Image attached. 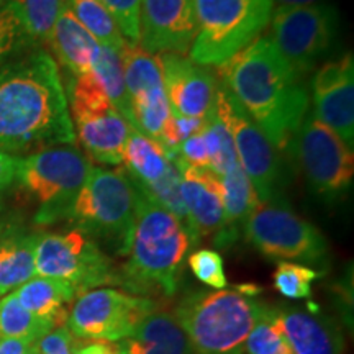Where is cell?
I'll return each mask as SVG.
<instances>
[{"label": "cell", "instance_id": "d4e9b609", "mask_svg": "<svg viewBox=\"0 0 354 354\" xmlns=\"http://www.w3.org/2000/svg\"><path fill=\"white\" fill-rule=\"evenodd\" d=\"M123 162L133 179L143 185H149L166 174L172 158L159 141L131 127L123 151Z\"/></svg>", "mask_w": 354, "mask_h": 354}, {"label": "cell", "instance_id": "4dcf8cb0", "mask_svg": "<svg viewBox=\"0 0 354 354\" xmlns=\"http://www.w3.org/2000/svg\"><path fill=\"white\" fill-rule=\"evenodd\" d=\"M201 133L209 149L210 171L218 177L227 174L234 165H238L236 151L227 127L214 112L203 120Z\"/></svg>", "mask_w": 354, "mask_h": 354}, {"label": "cell", "instance_id": "b9f144b4", "mask_svg": "<svg viewBox=\"0 0 354 354\" xmlns=\"http://www.w3.org/2000/svg\"><path fill=\"white\" fill-rule=\"evenodd\" d=\"M76 354H122V351L118 349V346H112L110 343L97 342L81 348Z\"/></svg>", "mask_w": 354, "mask_h": 354}, {"label": "cell", "instance_id": "7a4b0ae2", "mask_svg": "<svg viewBox=\"0 0 354 354\" xmlns=\"http://www.w3.org/2000/svg\"><path fill=\"white\" fill-rule=\"evenodd\" d=\"M218 81L277 151L289 146L307 118V88L269 38L259 37L218 66Z\"/></svg>", "mask_w": 354, "mask_h": 354}, {"label": "cell", "instance_id": "7402d4cb", "mask_svg": "<svg viewBox=\"0 0 354 354\" xmlns=\"http://www.w3.org/2000/svg\"><path fill=\"white\" fill-rule=\"evenodd\" d=\"M50 44L71 77H81L91 73L102 48L95 38L79 24L66 2L53 26Z\"/></svg>", "mask_w": 354, "mask_h": 354}, {"label": "cell", "instance_id": "7bdbcfd3", "mask_svg": "<svg viewBox=\"0 0 354 354\" xmlns=\"http://www.w3.org/2000/svg\"><path fill=\"white\" fill-rule=\"evenodd\" d=\"M274 8L277 7H302L315 6V3H325V0H272Z\"/></svg>", "mask_w": 354, "mask_h": 354}, {"label": "cell", "instance_id": "5bb4252c", "mask_svg": "<svg viewBox=\"0 0 354 354\" xmlns=\"http://www.w3.org/2000/svg\"><path fill=\"white\" fill-rule=\"evenodd\" d=\"M295 153L310 189L326 201L348 192L354 176V154L336 133L317 120L305 118L295 135Z\"/></svg>", "mask_w": 354, "mask_h": 354}, {"label": "cell", "instance_id": "ee69618b", "mask_svg": "<svg viewBox=\"0 0 354 354\" xmlns=\"http://www.w3.org/2000/svg\"><path fill=\"white\" fill-rule=\"evenodd\" d=\"M8 2V0H0V8H2L3 6H6V3Z\"/></svg>", "mask_w": 354, "mask_h": 354}, {"label": "cell", "instance_id": "9c48e42d", "mask_svg": "<svg viewBox=\"0 0 354 354\" xmlns=\"http://www.w3.org/2000/svg\"><path fill=\"white\" fill-rule=\"evenodd\" d=\"M35 271L38 277L68 282L77 294L100 286H120L118 272L113 269L109 256L91 236L77 228L38 236Z\"/></svg>", "mask_w": 354, "mask_h": 354}, {"label": "cell", "instance_id": "1f68e13d", "mask_svg": "<svg viewBox=\"0 0 354 354\" xmlns=\"http://www.w3.org/2000/svg\"><path fill=\"white\" fill-rule=\"evenodd\" d=\"M320 277L315 269L299 263L281 261L274 271V287L282 297L290 300L312 297V282Z\"/></svg>", "mask_w": 354, "mask_h": 354}, {"label": "cell", "instance_id": "30bf717a", "mask_svg": "<svg viewBox=\"0 0 354 354\" xmlns=\"http://www.w3.org/2000/svg\"><path fill=\"white\" fill-rule=\"evenodd\" d=\"M68 105L73 113L71 120H74L73 125L88 156L100 165H122L131 125L91 74L71 77Z\"/></svg>", "mask_w": 354, "mask_h": 354}, {"label": "cell", "instance_id": "9a60e30c", "mask_svg": "<svg viewBox=\"0 0 354 354\" xmlns=\"http://www.w3.org/2000/svg\"><path fill=\"white\" fill-rule=\"evenodd\" d=\"M118 56L130 102L131 127L158 141L172 112L156 57L130 41H125Z\"/></svg>", "mask_w": 354, "mask_h": 354}, {"label": "cell", "instance_id": "6da1fadb", "mask_svg": "<svg viewBox=\"0 0 354 354\" xmlns=\"http://www.w3.org/2000/svg\"><path fill=\"white\" fill-rule=\"evenodd\" d=\"M74 141L56 61L37 50L0 64V151H43Z\"/></svg>", "mask_w": 354, "mask_h": 354}, {"label": "cell", "instance_id": "f35d334b", "mask_svg": "<svg viewBox=\"0 0 354 354\" xmlns=\"http://www.w3.org/2000/svg\"><path fill=\"white\" fill-rule=\"evenodd\" d=\"M38 354H73L74 339L68 326H57L37 342Z\"/></svg>", "mask_w": 354, "mask_h": 354}, {"label": "cell", "instance_id": "2e32d148", "mask_svg": "<svg viewBox=\"0 0 354 354\" xmlns=\"http://www.w3.org/2000/svg\"><path fill=\"white\" fill-rule=\"evenodd\" d=\"M154 57L161 69L172 113L205 120L215 112L218 82L205 66L174 53H159Z\"/></svg>", "mask_w": 354, "mask_h": 354}, {"label": "cell", "instance_id": "d590c367", "mask_svg": "<svg viewBox=\"0 0 354 354\" xmlns=\"http://www.w3.org/2000/svg\"><path fill=\"white\" fill-rule=\"evenodd\" d=\"M127 41L138 44L141 0H100Z\"/></svg>", "mask_w": 354, "mask_h": 354}, {"label": "cell", "instance_id": "83f0119b", "mask_svg": "<svg viewBox=\"0 0 354 354\" xmlns=\"http://www.w3.org/2000/svg\"><path fill=\"white\" fill-rule=\"evenodd\" d=\"M88 74L94 79L97 86L102 88V92L107 95V99L115 105V109L131 125L130 102H128L125 79H123V69L118 53L102 46L99 56H97L92 71Z\"/></svg>", "mask_w": 354, "mask_h": 354}, {"label": "cell", "instance_id": "cb8c5ba5", "mask_svg": "<svg viewBox=\"0 0 354 354\" xmlns=\"http://www.w3.org/2000/svg\"><path fill=\"white\" fill-rule=\"evenodd\" d=\"M220 184L223 201V230L215 238V243L218 246H228L238 238V233L245 227L248 216L259 203V198L240 162L220 177Z\"/></svg>", "mask_w": 354, "mask_h": 354}, {"label": "cell", "instance_id": "8fae6325", "mask_svg": "<svg viewBox=\"0 0 354 354\" xmlns=\"http://www.w3.org/2000/svg\"><path fill=\"white\" fill-rule=\"evenodd\" d=\"M215 113L227 127L241 169L253 184L259 202L282 201V162L279 151L251 120L236 99L218 82Z\"/></svg>", "mask_w": 354, "mask_h": 354}, {"label": "cell", "instance_id": "ba28073f", "mask_svg": "<svg viewBox=\"0 0 354 354\" xmlns=\"http://www.w3.org/2000/svg\"><path fill=\"white\" fill-rule=\"evenodd\" d=\"M243 232L261 254L274 261L323 264L328 256L323 234L282 201L259 202L248 216Z\"/></svg>", "mask_w": 354, "mask_h": 354}, {"label": "cell", "instance_id": "277c9868", "mask_svg": "<svg viewBox=\"0 0 354 354\" xmlns=\"http://www.w3.org/2000/svg\"><path fill=\"white\" fill-rule=\"evenodd\" d=\"M268 305L240 289L196 292L176 308V318L196 354H245L248 336Z\"/></svg>", "mask_w": 354, "mask_h": 354}, {"label": "cell", "instance_id": "603a6c76", "mask_svg": "<svg viewBox=\"0 0 354 354\" xmlns=\"http://www.w3.org/2000/svg\"><path fill=\"white\" fill-rule=\"evenodd\" d=\"M13 294L21 307L39 320L50 323L51 328L64 326L68 322V305L76 299L77 290L68 282L50 277H33Z\"/></svg>", "mask_w": 354, "mask_h": 354}, {"label": "cell", "instance_id": "d6a6232c", "mask_svg": "<svg viewBox=\"0 0 354 354\" xmlns=\"http://www.w3.org/2000/svg\"><path fill=\"white\" fill-rule=\"evenodd\" d=\"M245 354H294L274 320V308H269L251 330L245 344Z\"/></svg>", "mask_w": 354, "mask_h": 354}, {"label": "cell", "instance_id": "4fadbf2b", "mask_svg": "<svg viewBox=\"0 0 354 354\" xmlns=\"http://www.w3.org/2000/svg\"><path fill=\"white\" fill-rule=\"evenodd\" d=\"M156 308L151 299L97 287L79 294L69 310L66 326L77 338L115 343L128 338L138 323Z\"/></svg>", "mask_w": 354, "mask_h": 354}, {"label": "cell", "instance_id": "74e56055", "mask_svg": "<svg viewBox=\"0 0 354 354\" xmlns=\"http://www.w3.org/2000/svg\"><path fill=\"white\" fill-rule=\"evenodd\" d=\"M176 159H179L184 165L192 167H202V169H210V156L207 143L203 140L202 133L198 131L196 135L189 136L183 145L179 146L176 153Z\"/></svg>", "mask_w": 354, "mask_h": 354}, {"label": "cell", "instance_id": "e575fe53", "mask_svg": "<svg viewBox=\"0 0 354 354\" xmlns=\"http://www.w3.org/2000/svg\"><path fill=\"white\" fill-rule=\"evenodd\" d=\"M190 271L202 284L212 287L215 290H221L228 286L227 276H225L223 259L220 253L214 250H197L187 259Z\"/></svg>", "mask_w": 354, "mask_h": 354}, {"label": "cell", "instance_id": "4316f807", "mask_svg": "<svg viewBox=\"0 0 354 354\" xmlns=\"http://www.w3.org/2000/svg\"><path fill=\"white\" fill-rule=\"evenodd\" d=\"M66 6L100 46L120 51L127 39L100 0H64Z\"/></svg>", "mask_w": 354, "mask_h": 354}, {"label": "cell", "instance_id": "5b68a950", "mask_svg": "<svg viewBox=\"0 0 354 354\" xmlns=\"http://www.w3.org/2000/svg\"><path fill=\"white\" fill-rule=\"evenodd\" d=\"M136 214V189L122 167H92L73 203L69 218L87 236L104 241L117 254L130 250Z\"/></svg>", "mask_w": 354, "mask_h": 354}, {"label": "cell", "instance_id": "3957f363", "mask_svg": "<svg viewBox=\"0 0 354 354\" xmlns=\"http://www.w3.org/2000/svg\"><path fill=\"white\" fill-rule=\"evenodd\" d=\"M133 183L136 214L128 263L118 272L120 286L140 294L172 295L177 290L190 246H194L192 240L179 218L159 205L138 180L133 179Z\"/></svg>", "mask_w": 354, "mask_h": 354}, {"label": "cell", "instance_id": "e0dca14e", "mask_svg": "<svg viewBox=\"0 0 354 354\" xmlns=\"http://www.w3.org/2000/svg\"><path fill=\"white\" fill-rule=\"evenodd\" d=\"M196 33L192 0H141L138 44L149 55H189Z\"/></svg>", "mask_w": 354, "mask_h": 354}, {"label": "cell", "instance_id": "8992f818", "mask_svg": "<svg viewBox=\"0 0 354 354\" xmlns=\"http://www.w3.org/2000/svg\"><path fill=\"white\" fill-rule=\"evenodd\" d=\"M197 33L189 55L196 64L221 66L268 28L272 0H192Z\"/></svg>", "mask_w": 354, "mask_h": 354}, {"label": "cell", "instance_id": "44dd1931", "mask_svg": "<svg viewBox=\"0 0 354 354\" xmlns=\"http://www.w3.org/2000/svg\"><path fill=\"white\" fill-rule=\"evenodd\" d=\"M122 354H196L177 318L154 310L118 344Z\"/></svg>", "mask_w": 354, "mask_h": 354}, {"label": "cell", "instance_id": "f546056e", "mask_svg": "<svg viewBox=\"0 0 354 354\" xmlns=\"http://www.w3.org/2000/svg\"><path fill=\"white\" fill-rule=\"evenodd\" d=\"M53 328L21 307L17 295L8 294L0 299V338H19L38 342Z\"/></svg>", "mask_w": 354, "mask_h": 354}, {"label": "cell", "instance_id": "d6986e66", "mask_svg": "<svg viewBox=\"0 0 354 354\" xmlns=\"http://www.w3.org/2000/svg\"><path fill=\"white\" fill-rule=\"evenodd\" d=\"M180 171V196L187 212V232L192 245L202 238H216L223 230V201L220 177L210 169L192 167L176 159Z\"/></svg>", "mask_w": 354, "mask_h": 354}, {"label": "cell", "instance_id": "8d00e7d4", "mask_svg": "<svg viewBox=\"0 0 354 354\" xmlns=\"http://www.w3.org/2000/svg\"><path fill=\"white\" fill-rule=\"evenodd\" d=\"M202 125L203 120H198V118H189L183 117V115L171 113L169 120L166 122L165 128L161 130V135H159L158 141L165 146V149L169 153V156L174 158L179 146L183 145L189 136L201 131Z\"/></svg>", "mask_w": 354, "mask_h": 354}, {"label": "cell", "instance_id": "f1b7e54d", "mask_svg": "<svg viewBox=\"0 0 354 354\" xmlns=\"http://www.w3.org/2000/svg\"><path fill=\"white\" fill-rule=\"evenodd\" d=\"M30 43H50L64 0H8Z\"/></svg>", "mask_w": 354, "mask_h": 354}, {"label": "cell", "instance_id": "ab89813d", "mask_svg": "<svg viewBox=\"0 0 354 354\" xmlns=\"http://www.w3.org/2000/svg\"><path fill=\"white\" fill-rule=\"evenodd\" d=\"M0 354H38L37 342L19 338H0Z\"/></svg>", "mask_w": 354, "mask_h": 354}, {"label": "cell", "instance_id": "60d3db41", "mask_svg": "<svg viewBox=\"0 0 354 354\" xmlns=\"http://www.w3.org/2000/svg\"><path fill=\"white\" fill-rule=\"evenodd\" d=\"M17 158L0 151V192L15 180Z\"/></svg>", "mask_w": 354, "mask_h": 354}, {"label": "cell", "instance_id": "7c38bea8", "mask_svg": "<svg viewBox=\"0 0 354 354\" xmlns=\"http://www.w3.org/2000/svg\"><path fill=\"white\" fill-rule=\"evenodd\" d=\"M269 24V41L290 68L304 76L330 51L338 28V13L328 3L277 7Z\"/></svg>", "mask_w": 354, "mask_h": 354}, {"label": "cell", "instance_id": "ffe728a7", "mask_svg": "<svg viewBox=\"0 0 354 354\" xmlns=\"http://www.w3.org/2000/svg\"><path fill=\"white\" fill-rule=\"evenodd\" d=\"M274 320L294 354H343L344 338L333 318L297 308H274Z\"/></svg>", "mask_w": 354, "mask_h": 354}, {"label": "cell", "instance_id": "484cf974", "mask_svg": "<svg viewBox=\"0 0 354 354\" xmlns=\"http://www.w3.org/2000/svg\"><path fill=\"white\" fill-rule=\"evenodd\" d=\"M37 234H10L0 243V297L8 290L19 289L37 276L35 248Z\"/></svg>", "mask_w": 354, "mask_h": 354}, {"label": "cell", "instance_id": "ac0fdd59", "mask_svg": "<svg viewBox=\"0 0 354 354\" xmlns=\"http://www.w3.org/2000/svg\"><path fill=\"white\" fill-rule=\"evenodd\" d=\"M313 117L348 146L354 143V63L348 53L323 64L313 77Z\"/></svg>", "mask_w": 354, "mask_h": 354}, {"label": "cell", "instance_id": "52a82bcc", "mask_svg": "<svg viewBox=\"0 0 354 354\" xmlns=\"http://www.w3.org/2000/svg\"><path fill=\"white\" fill-rule=\"evenodd\" d=\"M92 166L76 148L56 146L17 158L15 179L39 203L37 223L69 218L73 203Z\"/></svg>", "mask_w": 354, "mask_h": 354}, {"label": "cell", "instance_id": "836d02e7", "mask_svg": "<svg viewBox=\"0 0 354 354\" xmlns=\"http://www.w3.org/2000/svg\"><path fill=\"white\" fill-rule=\"evenodd\" d=\"M141 187H143L159 205L165 207L167 212H171L176 218H179L180 223H183L185 230H187V212H185L183 196H180V171L176 165L174 158H172L169 169L166 171V174L162 176L161 179H158L156 183L149 185L141 184Z\"/></svg>", "mask_w": 354, "mask_h": 354}]
</instances>
